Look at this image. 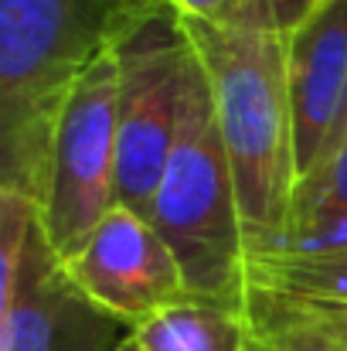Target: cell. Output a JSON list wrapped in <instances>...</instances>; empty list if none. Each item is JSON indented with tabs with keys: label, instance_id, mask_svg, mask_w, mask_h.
Segmentation results:
<instances>
[{
	"label": "cell",
	"instance_id": "obj_6",
	"mask_svg": "<svg viewBox=\"0 0 347 351\" xmlns=\"http://www.w3.org/2000/svg\"><path fill=\"white\" fill-rule=\"evenodd\" d=\"M119 72L113 48L72 89L51 140L48 184L41 198L44 232L68 263L116 208L119 167Z\"/></svg>",
	"mask_w": 347,
	"mask_h": 351
},
{
	"label": "cell",
	"instance_id": "obj_4",
	"mask_svg": "<svg viewBox=\"0 0 347 351\" xmlns=\"http://www.w3.org/2000/svg\"><path fill=\"white\" fill-rule=\"evenodd\" d=\"M113 58L119 72L116 205L150 219L198 51L164 0H133L113 38Z\"/></svg>",
	"mask_w": 347,
	"mask_h": 351
},
{
	"label": "cell",
	"instance_id": "obj_2",
	"mask_svg": "<svg viewBox=\"0 0 347 351\" xmlns=\"http://www.w3.org/2000/svg\"><path fill=\"white\" fill-rule=\"evenodd\" d=\"M133 0H0V191L41 205L58 117Z\"/></svg>",
	"mask_w": 347,
	"mask_h": 351
},
{
	"label": "cell",
	"instance_id": "obj_14",
	"mask_svg": "<svg viewBox=\"0 0 347 351\" xmlns=\"http://www.w3.org/2000/svg\"><path fill=\"white\" fill-rule=\"evenodd\" d=\"M344 140H347V110H344V119H341V130H337V136H334V143H331V154H334ZM331 154H327V157H331ZM327 157H324V160H327Z\"/></svg>",
	"mask_w": 347,
	"mask_h": 351
},
{
	"label": "cell",
	"instance_id": "obj_15",
	"mask_svg": "<svg viewBox=\"0 0 347 351\" xmlns=\"http://www.w3.org/2000/svg\"><path fill=\"white\" fill-rule=\"evenodd\" d=\"M116 351H143V348H140V345L133 341V331H129V338H126V341H123V345H119Z\"/></svg>",
	"mask_w": 347,
	"mask_h": 351
},
{
	"label": "cell",
	"instance_id": "obj_5",
	"mask_svg": "<svg viewBox=\"0 0 347 351\" xmlns=\"http://www.w3.org/2000/svg\"><path fill=\"white\" fill-rule=\"evenodd\" d=\"M126 338L129 328L68 276L41 205L0 191V351H116Z\"/></svg>",
	"mask_w": 347,
	"mask_h": 351
},
{
	"label": "cell",
	"instance_id": "obj_8",
	"mask_svg": "<svg viewBox=\"0 0 347 351\" xmlns=\"http://www.w3.org/2000/svg\"><path fill=\"white\" fill-rule=\"evenodd\" d=\"M286 86L300 184L331 154L347 110V0H324L286 38Z\"/></svg>",
	"mask_w": 347,
	"mask_h": 351
},
{
	"label": "cell",
	"instance_id": "obj_7",
	"mask_svg": "<svg viewBox=\"0 0 347 351\" xmlns=\"http://www.w3.org/2000/svg\"><path fill=\"white\" fill-rule=\"evenodd\" d=\"M75 287L129 331L157 311L191 297L184 269L150 219L116 205L65 263Z\"/></svg>",
	"mask_w": 347,
	"mask_h": 351
},
{
	"label": "cell",
	"instance_id": "obj_3",
	"mask_svg": "<svg viewBox=\"0 0 347 351\" xmlns=\"http://www.w3.org/2000/svg\"><path fill=\"white\" fill-rule=\"evenodd\" d=\"M150 226L174 249L194 297L245 300V229L201 58L188 82Z\"/></svg>",
	"mask_w": 347,
	"mask_h": 351
},
{
	"label": "cell",
	"instance_id": "obj_11",
	"mask_svg": "<svg viewBox=\"0 0 347 351\" xmlns=\"http://www.w3.org/2000/svg\"><path fill=\"white\" fill-rule=\"evenodd\" d=\"M327 219H347V140L307 181L296 184V195H293L290 229L327 222Z\"/></svg>",
	"mask_w": 347,
	"mask_h": 351
},
{
	"label": "cell",
	"instance_id": "obj_1",
	"mask_svg": "<svg viewBox=\"0 0 347 351\" xmlns=\"http://www.w3.org/2000/svg\"><path fill=\"white\" fill-rule=\"evenodd\" d=\"M208 75L245 229V256L272 252L290 232L296 195L286 38L255 24L181 21Z\"/></svg>",
	"mask_w": 347,
	"mask_h": 351
},
{
	"label": "cell",
	"instance_id": "obj_16",
	"mask_svg": "<svg viewBox=\"0 0 347 351\" xmlns=\"http://www.w3.org/2000/svg\"><path fill=\"white\" fill-rule=\"evenodd\" d=\"M337 351H347V331H344V338H341V348Z\"/></svg>",
	"mask_w": 347,
	"mask_h": 351
},
{
	"label": "cell",
	"instance_id": "obj_9",
	"mask_svg": "<svg viewBox=\"0 0 347 351\" xmlns=\"http://www.w3.org/2000/svg\"><path fill=\"white\" fill-rule=\"evenodd\" d=\"M143 351H248L252 321L245 300L188 297L133 328Z\"/></svg>",
	"mask_w": 347,
	"mask_h": 351
},
{
	"label": "cell",
	"instance_id": "obj_12",
	"mask_svg": "<svg viewBox=\"0 0 347 351\" xmlns=\"http://www.w3.org/2000/svg\"><path fill=\"white\" fill-rule=\"evenodd\" d=\"M324 0H248L245 3V21H255L283 38H290Z\"/></svg>",
	"mask_w": 347,
	"mask_h": 351
},
{
	"label": "cell",
	"instance_id": "obj_13",
	"mask_svg": "<svg viewBox=\"0 0 347 351\" xmlns=\"http://www.w3.org/2000/svg\"><path fill=\"white\" fill-rule=\"evenodd\" d=\"M181 21H205V24H235L245 17L248 0H164Z\"/></svg>",
	"mask_w": 347,
	"mask_h": 351
},
{
	"label": "cell",
	"instance_id": "obj_10",
	"mask_svg": "<svg viewBox=\"0 0 347 351\" xmlns=\"http://www.w3.org/2000/svg\"><path fill=\"white\" fill-rule=\"evenodd\" d=\"M252 321L248 351H337L347 331V304H317L245 287Z\"/></svg>",
	"mask_w": 347,
	"mask_h": 351
}]
</instances>
